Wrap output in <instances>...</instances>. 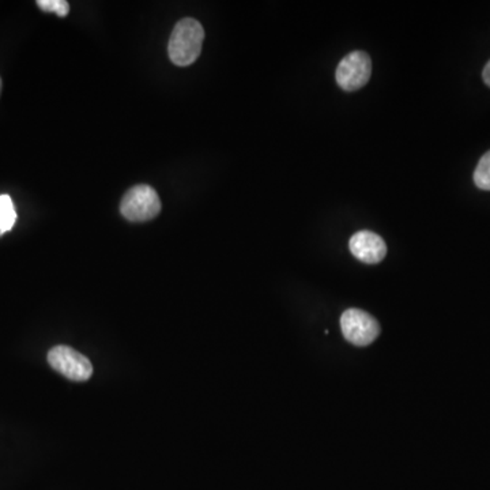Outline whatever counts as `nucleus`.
<instances>
[{"instance_id":"nucleus-9","label":"nucleus","mask_w":490,"mask_h":490,"mask_svg":"<svg viewBox=\"0 0 490 490\" xmlns=\"http://www.w3.org/2000/svg\"><path fill=\"white\" fill-rule=\"evenodd\" d=\"M37 6L48 13H57L59 17H66L70 13V4L66 0H39Z\"/></svg>"},{"instance_id":"nucleus-11","label":"nucleus","mask_w":490,"mask_h":490,"mask_svg":"<svg viewBox=\"0 0 490 490\" xmlns=\"http://www.w3.org/2000/svg\"><path fill=\"white\" fill-rule=\"evenodd\" d=\"M0 89H2V81H0Z\"/></svg>"},{"instance_id":"nucleus-6","label":"nucleus","mask_w":490,"mask_h":490,"mask_svg":"<svg viewBox=\"0 0 490 490\" xmlns=\"http://www.w3.org/2000/svg\"><path fill=\"white\" fill-rule=\"evenodd\" d=\"M352 254L368 264L380 263L387 255L386 241L370 230L357 232L349 243Z\"/></svg>"},{"instance_id":"nucleus-5","label":"nucleus","mask_w":490,"mask_h":490,"mask_svg":"<svg viewBox=\"0 0 490 490\" xmlns=\"http://www.w3.org/2000/svg\"><path fill=\"white\" fill-rule=\"evenodd\" d=\"M372 76V62L367 52L354 51L343 58L336 67L335 78L345 92L361 89Z\"/></svg>"},{"instance_id":"nucleus-3","label":"nucleus","mask_w":490,"mask_h":490,"mask_svg":"<svg viewBox=\"0 0 490 490\" xmlns=\"http://www.w3.org/2000/svg\"><path fill=\"white\" fill-rule=\"evenodd\" d=\"M341 328L346 341L354 346H368L378 338L380 325L378 320L361 309H348L341 316Z\"/></svg>"},{"instance_id":"nucleus-7","label":"nucleus","mask_w":490,"mask_h":490,"mask_svg":"<svg viewBox=\"0 0 490 490\" xmlns=\"http://www.w3.org/2000/svg\"><path fill=\"white\" fill-rule=\"evenodd\" d=\"M17 221V211L9 195H0V235L9 232Z\"/></svg>"},{"instance_id":"nucleus-4","label":"nucleus","mask_w":490,"mask_h":490,"mask_svg":"<svg viewBox=\"0 0 490 490\" xmlns=\"http://www.w3.org/2000/svg\"><path fill=\"white\" fill-rule=\"evenodd\" d=\"M48 362L52 370L70 380L86 381L93 375V365L90 360L66 345L52 348L48 353Z\"/></svg>"},{"instance_id":"nucleus-8","label":"nucleus","mask_w":490,"mask_h":490,"mask_svg":"<svg viewBox=\"0 0 490 490\" xmlns=\"http://www.w3.org/2000/svg\"><path fill=\"white\" fill-rule=\"evenodd\" d=\"M474 183L482 191H490V152L482 156L474 172Z\"/></svg>"},{"instance_id":"nucleus-2","label":"nucleus","mask_w":490,"mask_h":490,"mask_svg":"<svg viewBox=\"0 0 490 490\" xmlns=\"http://www.w3.org/2000/svg\"><path fill=\"white\" fill-rule=\"evenodd\" d=\"M120 211L129 221H150L160 214V196L150 185H137L127 191L121 200Z\"/></svg>"},{"instance_id":"nucleus-10","label":"nucleus","mask_w":490,"mask_h":490,"mask_svg":"<svg viewBox=\"0 0 490 490\" xmlns=\"http://www.w3.org/2000/svg\"><path fill=\"white\" fill-rule=\"evenodd\" d=\"M482 78H484L485 84L490 87V60L486 66H485L484 73H482Z\"/></svg>"},{"instance_id":"nucleus-1","label":"nucleus","mask_w":490,"mask_h":490,"mask_svg":"<svg viewBox=\"0 0 490 490\" xmlns=\"http://www.w3.org/2000/svg\"><path fill=\"white\" fill-rule=\"evenodd\" d=\"M205 31L200 21L184 18L174 26L169 40V58L176 66H190L202 52Z\"/></svg>"}]
</instances>
